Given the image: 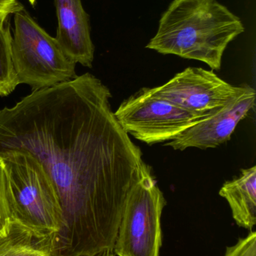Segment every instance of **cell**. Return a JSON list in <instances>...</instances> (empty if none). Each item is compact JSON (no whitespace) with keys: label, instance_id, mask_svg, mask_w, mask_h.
I'll list each match as a JSON object with an SVG mask.
<instances>
[{"label":"cell","instance_id":"cell-5","mask_svg":"<svg viewBox=\"0 0 256 256\" xmlns=\"http://www.w3.org/2000/svg\"><path fill=\"white\" fill-rule=\"evenodd\" d=\"M167 202L147 166L129 192L113 252L117 256H160L162 214Z\"/></svg>","mask_w":256,"mask_h":256},{"label":"cell","instance_id":"cell-7","mask_svg":"<svg viewBox=\"0 0 256 256\" xmlns=\"http://www.w3.org/2000/svg\"><path fill=\"white\" fill-rule=\"evenodd\" d=\"M244 88L230 85L213 70L187 68L160 86L150 88L161 98L191 114L208 118L231 102Z\"/></svg>","mask_w":256,"mask_h":256},{"label":"cell","instance_id":"cell-6","mask_svg":"<svg viewBox=\"0 0 256 256\" xmlns=\"http://www.w3.org/2000/svg\"><path fill=\"white\" fill-rule=\"evenodd\" d=\"M114 116L126 134L147 144L174 140L207 118L155 96L149 88L125 100Z\"/></svg>","mask_w":256,"mask_h":256},{"label":"cell","instance_id":"cell-4","mask_svg":"<svg viewBox=\"0 0 256 256\" xmlns=\"http://www.w3.org/2000/svg\"><path fill=\"white\" fill-rule=\"evenodd\" d=\"M9 179L12 198V218L38 231L57 234L63 213L57 191L45 168L25 152L0 154Z\"/></svg>","mask_w":256,"mask_h":256},{"label":"cell","instance_id":"cell-11","mask_svg":"<svg viewBox=\"0 0 256 256\" xmlns=\"http://www.w3.org/2000/svg\"><path fill=\"white\" fill-rule=\"evenodd\" d=\"M219 195L226 200L239 227L252 231L256 225V166L242 170L240 176L224 183Z\"/></svg>","mask_w":256,"mask_h":256},{"label":"cell","instance_id":"cell-12","mask_svg":"<svg viewBox=\"0 0 256 256\" xmlns=\"http://www.w3.org/2000/svg\"><path fill=\"white\" fill-rule=\"evenodd\" d=\"M12 34L9 21L0 26V96L6 97L18 86L12 57Z\"/></svg>","mask_w":256,"mask_h":256},{"label":"cell","instance_id":"cell-15","mask_svg":"<svg viewBox=\"0 0 256 256\" xmlns=\"http://www.w3.org/2000/svg\"><path fill=\"white\" fill-rule=\"evenodd\" d=\"M24 8L18 0H0V26L6 24L10 15L15 14Z\"/></svg>","mask_w":256,"mask_h":256},{"label":"cell","instance_id":"cell-13","mask_svg":"<svg viewBox=\"0 0 256 256\" xmlns=\"http://www.w3.org/2000/svg\"><path fill=\"white\" fill-rule=\"evenodd\" d=\"M13 198L9 185V179L4 167L0 161V230L12 218Z\"/></svg>","mask_w":256,"mask_h":256},{"label":"cell","instance_id":"cell-3","mask_svg":"<svg viewBox=\"0 0 256 256\" xmlns=\"http://www.w3.org/2000/svg\"><path fill=\"white\" fill-rule=\"evenodd\" d=\"M14 22L12 57L18 85L35 91L76 78V64L25 8L14 14Z\"/></svg>","mask_w":256,"mask_h":256},{"label":"cell","instance_id":"cell-10","mask_svg":"<svg viewBox=\"0 0 256 256\" xmlns=\"http://www.w3.org/2000/svg\"><path fill=\"white\" fill-rule=\"evenodd\" d=\"M54 234L38 231L9 218L0 230V256H56Z\"/></svg>","mask_w":256,"mask_h":256},{"label":"cell","instance_id":"cell-14","mask_svg":"<svg viewBox=\"0 0 256 256\" xmlns=\"http://www.w3.org/2000/svg\"><path fill=\"white\" fill-rule=\"evenodd\" d=\"M224 256H256V232L251 231L240 238L232 246H228Z\"/></svg>","mask_w":256,"mask_h":256},{"label":"cell","instance_id":"cell-1","mask_svg":"<svg viewBox=\"0 0 256 256\" xmlns=\"http://www.w3.org/2000/svg\"><path fill=\"white\" fill-rule=\"evenodd\" d=\"M111 98L86 73L0 110V154L33 155L57 191L63 224L54 234L56 256L113 252L125 202L148 166Z\"/></svg>","mask_w":256,"mask_h":256},{"label":"cell","instance_id":"cell-2","mask_svg":"<svg viewBox=\"0 0 256 256\" xmlns=\"http://www.w3.org/2000/svg\"><path fill=\"white\" fill-rule=\"evenodd\" d=\"M244 31L241 20L217 0H173L146 48L219 70L227 46Z\"/></svg>","mask_w":256,"mask_h":256},{"label":"cell","instance_id":"cell-16","mask_svg":"<svg viewBox=\"0 0 256 256\" xmlns=\"http://www.w3.org/2000/svg\"><path fill=\"white\" fill-rule=\"evenodd\" d=\"M92 256H115L112 251H108V252H101V254H96V255Z\"/></svg>","mask_w":256,"mask_h":256},{"label":"cell","instance_id":"cell-8","mask_svg":"<svg viewBox=\"0 0 256 256\" xmlns=\"http://www.w3.org/2000/svg\"><path fill=\"white\" fill-rule=\"evenodd\" d=\"M255 90L244 86L243 91L225 106L182 132L166 146L180 150L188 148H216L231 138L238 123L255 106Z\"/></svg>","mask_w":256,"mask_h":256},{"label":"cell","instance_id":"cell-9","mask_svg":"<svg viewBox=\"0 0 256 256\" xmlns=\"http://www.w3.org/2000/svg\"><path fill=\"white\" fill-rule=\"evenodd\" d=\"M58 27L55 38L75 64L92 67L95 48L90 33V18L81 0H54Z\"/></svg>","mask_w":256,"mask_h":256}]
</instances>
